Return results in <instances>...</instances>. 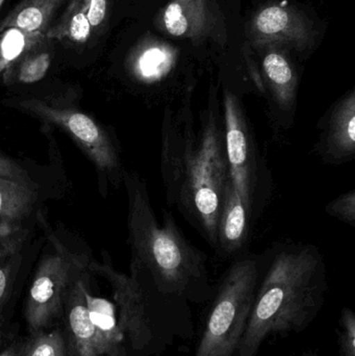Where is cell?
Here are the masks:
<instances>
[{"instance_id":"cell-14","label":"cell","mask_w":355,"mask_h":356,"mask_svg":"<svg viewBox=\"0 0 355 356\" xmlns=\"http://www.w3.org/2000/svg\"><path fill=\"white\" fill-rule=\"evenodd\" d=\"M90 318L95 330L96 343L101 356H131L119 324L116 307L108 300L94 296L85 286Z\"/></svg>"},{"instance_id":"cell-12","label":"cell","mask_w":355,"mask_h":356,"mask_svg":"<svg viewBox=\"0 0 355 356\" xmlns=\"http://www.w3.org/2000/svg\"><path fill=\"white\" fill-rule=\"evenodd\" d=\"M314 152L325 164L339 166L355 156V89L344 94L327 112L318 124Z\"/></svg>"},{"instance_id":"cell-25","label":"cell","mask_w":355,"mask_h":356,"mask_svg":"<svg viewBox=\"0 0 355 356\" xmlns=\"http://www.w3.org/2000/svg\"><path fill=\"white\" fill-rule=\"evenodd\" d=\"M110 0H83L85 16L94 33H100L108 23Z\"/></svg>"},{"instance_id":"cell-16","label":"cell","mask_w":355,"mask_h":356,"mask_svg":"<svg viewBox=\"0 0 355 356\" xmlns=\"http://www.w3.org/2000/svg\"><path fill=\"white\" fill-rule=\"evenodd\" d=\"M38 198L35 186L0 177V232L22 227Z\"/></svg>"},{"instance_id":"cell-8","label":"cell","mask_w":355,"mask_h":356,"mask_svg":"<svg viewBox=\"0 0 355 356\" xmlns=\"http://www.w3.org/2000/svg\"><path fill=\"white\" fill-rule=\"evenodd\" d=\"M89 270L104 276L112 286L119 324L131 356L158 355L171 346L150 317L133 276L117 271L108 261H90Z\"/></svg>"},{"instance_id":"cell-11","label":"cell","mask_w":355,"mask_h":356,"mask_svg":"<svg viewBox=\"0 0 355 356\" xmlns=\"http://www.w3.org/2000/svg\"><path fill=\"white\" fill-rule=\"evenodd\" d=\"M262 54L260 72L270 118L275 125L288 129L295 121L299 75L287 49L279 45L258 48Z\"/></svg>"},{"instance_id":"cell-19","label":"cell","mask_w":355,"mask_h":356,"mask_svg":"<svg viewBox=\"0 0 355 356\" xmlns=\"http://www.w3.org/2000/svg\"><path fill=\"white\" fill-rule=\"evenodd\" d=\"M94 33L87 16L83 0H71L60 20L49 26L45 35L47 39L68 41L75 45H83Z\"/></svg>"},{"instance_id":"cell-27","label":"cell","mask_w":355,"mask_h":356,"mask_svg":"<svg viewBox=\"0 0 355 356\" xmlns=\"http://www.w3.org/2000/svg\"><path fill=\"white\" fill-rule=\"evenodd\" d=\"M25 346H26V338H19L12 341L3 350H0V356H23Z\"/></svg>"},{"instance_id":"cell-1","label":"cell","mask_w":355,"mask_h":356,"mask_svg":"<svg viewBox=\"0 0 355 356\" xmlns=\"http://www.w3.org/2000/svg\"><path fill=\"white\" fill-rule=\"evenodd\" d=\"M129 199L131 274L139 286L150 317L172 345L175 337L194 336L190 305L212 299L214 286L208 257L179 229L172 213L156 218L146 182L137 173L122 171Z\"/></svg>"},{"instance_id":"cell-21","label":"cell","mask_w":355,"mask_h":356,"mask_svg":"<svg viewBox=\"0 0 355 356\" xmlns=\"http://www.w3.org/2000/svg\"><path fill=\"white\" fill-rule=\"evenodd\" d=\"M166 48L143 45L133 54L131 69L139 79L152 81L160 79L170 68L171 58Z\"/></svg>"},{"instance_id":"cell-13","label":"cell","mask_w":355,"mask_h":356,"mask_svg":"<svg viewBox=\"0 0 355 356\" xmlns=\"http://www.w3.org/2000/svg\"><path fill=\"white\" fill-rule=\"evenodd\" d=\"M87 272L71 286L65 301V338L69 356H101L85 298Z\"/></svg>"},{"instance_id":"cell-4","label":"cell","mask_w":355,"mask_h":356,"mask_svg":"<svg viewBox=\"0 0 355 356\" xmlns=\"http://www.w3.org/2000/svg\"><path fill=\"white\" fill-rule=\"evenodd\" d=\"M227 177L217 252L235 259L245 252L252 232L272 199V173L258 148L241 97L223 87Z\"/></svg>"},{"instance_id":"cell-20","label":"cell","mask_w":355,"mask_h":356,"mask_svg":"<svg viewBox=\"0 0 355 356\" xmlns=\"http://www.w3.org/2000/svg\"><path fill=\"white\" fill-rule=\"evenodd\" d=\"M49 41L44 33H28L16 27L0 31V79L25 54Z\"/></svg>"},{"instance_id":"cell-29","label":"cell","mask_w":355,"mask_h":356,"mask_svg":"<svg viewBox=\"0 0 355 356\" xmlns=\"http://www.w3.org/2000/svg\"><path fill=\"white\" fill-rule=\"evenodd\" d=\"M4 1H6V0H0V8H1L2 4H3Z\"/></svg>"},{"instance_id":"cell-18","label":"cell","mask_w":355,"mask_h":356,"mask_svg":"<svg viewBox=\"0 0 355 356\" xmlns=\"http://www.w3.org/2000/svg\"><path fill=\"white\" fill-rule=\"evenodd\" d=\"M48 43L33 48L12 65L2 74L6 86L29 85L38 83L47 74L52 62L51 48Z\"/></svg>"},{"instance_id":"cell-24","label":"cell","mask_w":355,"mask_h":356,"mask_svg":"<svg viewBox=\"0 0 355 356\" xmlns=\"http://www.w3.org/2000/svg\"><path fill=\"white\" fill-rule=\"evenodd\" d=\"M327 215L355 227V190L344 193L329 203L325 207Z\"/></svg>"},{"instance_id":"cell-17","label":"cell","mask_w":355,"mask_h":356,"mask_svg":"<svg viewBox=\"0 0 355 356\" xmlns=\"http://www.w3.org/2000/svg\"><path fill=\"white\" fill-rule=\"evenodd\" d=\"M64 0H21L0 22V31L16 27L45 35L50 21Z\"/></svg>"},{"instance_id":"cell-22","label":"cell","mask_w":355,"mask_h":356,"mask_svg":"<svg viewBox=\"0 0 355 356\" xmlns=\"http://www.w3.org/2000/svg\"><path fill=\"white\" fill-rule=\"evenodd\" d=\"M23 356H69L64 330L51 328L29 334Z\"/></svg>"},{"instance_id":"cell-5","label":"cell","mask_w":355,"mask_h":356,"mask_svg":"<svg viewBox=\"0 0 355 356\" xmlns=\"http://www.w3.org/2000/svg\"><path fill=\"white\" fill-rule=\"evenodd\" d=\"M263 252L235 257L214 289L195 356H235L251 313Z\"/></svg>"},{"instance_id":"cell-10","label":"cell","mask_w":355,"mask_h":356,"mask_svg":"<svg viewBox=\"0 0 355 356\" xmlns=\"http://www.w3.org/2000/svg\"><path fill=\"white\" fill-rule=\"evenodd\" d=\"M154 26L171 37L199 44L227 39L224 15L216 0H169L156 14Z\"/></svg>"},{"instance_id":"cell-9","label":"cell","mask_w":355,"mask_h":356,"mask_svg":"<svg viewBox=\"0 0 355 356\" xmlns=\"http://www.w3.org/2000/svg\"><path fill=\"white\" fill-rule=\"evenodd\" d=\"M247 35L258 49L279 45L304 54L314 48L317 31L314 22L299 8L271 3L254 13L247 24Z\"/></svg>"},{"instance_id":"cell-26","label":"cell","mask_w":355,"mask_h":356,"mask_svg":"<svg viewBox=\"0 0 355 356\" xmlns=\"http://www.w3.org/2000/svg\"><path fill=\"white\" fill-rule=\"evenodd\" d=\"M0 177L27 186H35L26 170L2 154H0Z\"/></svg>"},{"instance_id":"cell-2","label":"cell","mask_w":355,"mask_h":356,"mask_svg":"<svg viewBox=\"0 0 355 356\" xmlns=\"http://www.w3.org/2000/svg\"><path fill=\"white\" fill-rule=\"evenodd\" d=\"M192 95L188 89L179 108H165L160 175L167 205L217 250L229 167L222 102L212 86L206 106L195 112Z\"/></svg>"},{"instance_id":"cell-7","label":"cell","mask_w":355,"mask_h":356,"mask_svg":"<svg viewBox=\"0 0 355 356\" xmlns=\"http://www.w3.org/2000/svg\"><path fill=\"white\" fill-rule=\"evenodd\" d=\"M17 108L64 129L93 161L100 172L122 175L120 156L110 134L92 117L58 99L27 98L16 102Z\"/></svg>"},{"instance_id":"cell-6","label":"cell","mask_w":355,"mask_h":356,"mask_svg":"<svg viewBox=\"0 0 355 356\" xmlns=\"http://www.w3.org/2000/svg\"><path fill=\"white\" fill-rule=\"evenodd\" d=\"M53 252L40 261L24 307L29 334L51 330L64 316L65 301L71 286L85 272L90 261L71 252L56 236H50Z\"/></svg>"},{"instance_id":"cell-28","label":"cell","mask_w":355,"mask_h":356,"mask_svg":"<svg viewBox=\"0 0 355 356\" xmlns=\"http://www.w3.org/2000/svg\"><path fill=\"white\" fill-rule=\"evenodd\" d=\"M299 356H317L315 355L314 353H312V351H308V353H304L302 355Z\"/></svg>"},{"instance_id":"cell-23","label":"cell","mask_w":355,"mask_h":356,"mask_svg":"<svg viewBox=\"0 0 355 356\" xmlns=\"http://www.w3.org/2000/svg\"><path fill=\"white\" fill-rule=\"evenodd\" d=\"M338 356H355V315L349 307L342 309L337 328Z\"/></svg>"},{"instance_id":"cell-15","label":"cell","mask_w":355,"mask_h":356,"mask_svg":"<svg viewBox=\"0 0 355 356\" xmlns=\"http://www.w3.org/2000/svg\"><path fill=\"white\" fill-rule=\"evenodd\" d=\"M27 238L24 227L0 232V347L3 344L8 307L12 297L15 276Z\"/></svg>"},{"instance_id":"cell-3","label":"cell","mask_w":355,"mask_h":356,"mask_svg":"<svg viewBox=\"0 0 355 356\" xmlns=\"http://www.w3.org/2000/svg\"><path fill=\"white\" fill-rule=\"evenodd\" d=\"M324 257L308 243H277L263 252L251 313L235 356H258L271 337L304 332L324 307Z\"/></svg>"}]
</instances>
